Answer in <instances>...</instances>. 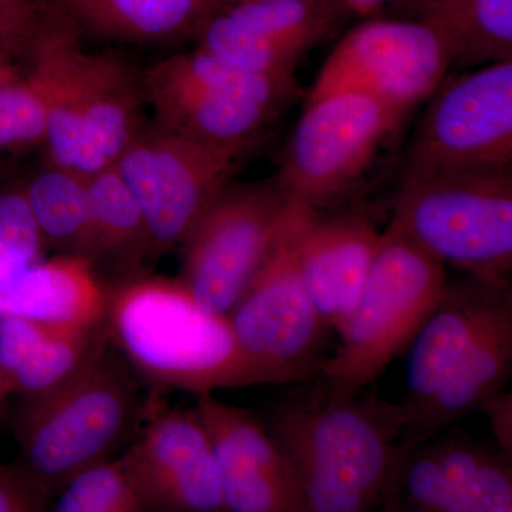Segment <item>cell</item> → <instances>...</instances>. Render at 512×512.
Returning <instances> with one entry per match:
<instances>
[{"mask_svg":"<svg viewBox=\"0 0 512 512\" xmlns=\"http://www.w3.org/2000/svg\"><path fill=\"white\" fill-rule=\"evenodd\" d=\"M296 384L261 419L301 478L308 512L380 510L406 426L402 404L320 375Z\"/></svg>","mask_w":512,"mask_h":512,"instance_id":"6da1fadb","label":"cell"},{"mask_svg":"<svg viewBox=\"0 0 512 512\" xmlns=\"http://www.w3.org/2000/svg\"><path fill=\"white\" fill-rule=\"evenodd\" d=\"M107 336L138 376L160 390L202 394L256 384H296L256 362L227 316L202 308L180 279L148 274L109 284Z\"/></svg>","mask_w":512,"mask_h":512,"instance_id":"7a4b0ae2","label":"cell"},{"mask_svg":"<svg viewBox=\"0 0 512 512\" xmlns=\"http://www.w3.org/2000/svg\"><path fill=\"white\" fill-rule=\"evenodd\" d=\"M446 284V265L390 221L362 292L338 330L340 346L322 360L319 375L346 386L375 383L407 352Z\"/></svg>","mask_w":512,"mask_h":512,"instance_id":"3957f363","label":"cell"},{"mask_svg":"<svg viewBox=\"0 0 512 512\" xmlns=\"http://www.w3.org/2000/svg\"><path fill=\"white\" fill-rule=\"evenodd\" d=\"M109 343L79 376L26 403L18 423L19 461L57 494L83 468L110 458L138 409V386Z\"/></svg>","mask_w":512,"mask_h":512,"instance_id":"277c9868","label":"cell"},{"mask_svg":"<svg viewBox=\"0 0 512 512\" xmlns=\"http://www.w3.org/2000/svg\"><path fill=\"white\" fill-rule=\"evenodd\" d=\"M390 221L444 265L512 285V170L402 180Z\"/></svg>","mask_w":512,"mask_h":512,"instance_id":"5b68a950","label":"cell"},{"mask_svg":"<svg viewBox=\"0 0 512 512\" xmlns=\"http://www.w3.org/2000/svg\"><path fill=\"white\" fill-rule=\"evenodd\" d=\"M140 79L156 123L215 146L256 144L301 93L296 80L245 72L198 47L150 64Z\"/></svg>","mask_w":512,"mask_h":512,"instance_id":"8992f818","label":"cell"},{"mask_svg":"<svg viewBox=\"0 0 512 512\" xmlns=\"http://www.w3.org/2000/svg\"><path fill=\"white\" fill-rule=\"evenodd\" d=\"M303 208L301 202H289L264 258L227 316L248 356L298 382L319 375L329 330L303 278Z\"/></svg>","mask_w":512,"mask_h":512,"instance_id":"52a82bcc","label":"cell"},{"mask_svg":"<svg viewBox=\"0 0 512 512\" xmlns=\"http://www.w3.org/2000/svg\"><path fill=\"white\" fill-rule=\"evenodd\" d=\"M454 72L427 99L402 180L512 170V60Z\"/></svg>","mask_w":512,"mask_h":512,"instance_id":"ba28073f","label":"cell"},{"mask_svg":"<svg viewBox=\"0 0 512 512\" xmlns=\"http://www.w3.org/2000/svg\"><path fill=\"white\" fill-rule=\"evenodd\" d=\"M254 148L202 143L156 121L138 131L113 165L146 217L154 258L183 244Z\"/></svg>","mask_w":512,"mask_h":512,"instance_id":"9c48e42d","label":"cell"},{"mask_svg":"<svg viewBox=\"0 0 512 512\" xmlns=\"http://www.w3.org/2000/svg\"><path fill=\"white\" fill-rule=\"evenodd\" d=\"M404 117L360 93L305 104L275 175L282 190L312 210L342 204Z\"/></svg>","mask_w":512,"mask_h":512,"instance_id":"30bf717a","label":"cell"},{"mask_svg":"<svg viewBox=\"0 0 512 512\" xmlns=\"http://www.w3.org/2000/svg\"><path fill=\"white\" fill-rule=\"evenodd\" d=\"M292 198L276 178L229 183L183 244L180 281L202 308L228 316L241 298Z\"/></svg>","mask_w":512,"mask_h":512,"instance_id":"8fae6325","label":"cell"},{"mask_svg":"<svg viewBox=\"0 0 512 512\" xmlns=\"http://www.w3.org/2000/svg\"><path fill=\"white\" fill-rule=\"evenodd\" d=\"M450 70L443 43L419 20L370 19L336 43L305 104L332 94L360 93L406 117Z\"/></svg>","mask_w":512,"mask_h":512,"instance_id":"7c38bea8","label":"cell"},{"mask_svg":"<svg viewBox=\"0 0 512 512\" xmlns=\"http://www.w3.org/2000/svg\"><path fill=\"white\" fill-rule=\"evenodd\" d=\"M380 510L511 512L512 454L454 424L396 454Z\"/></svg>","mask_w":512,"mask_h":512,"instance_id":"4fadbf2b","label":"cell"},{"mask_svg":"<svg viewBox=\"0 0 512 512\" xmlns=\"http://www.w3.org/2000/svg\"><path fill=\"white\" fill-rule=\"evenodd\" d=\"M120 460L146 511H225L210 436L194 409L150 410Z\"/></svg>","mask_w":512,"mask_h":512,"instance_id":"5bb4252c","label":"cell"},{"mask_svg":"<svg viewBox=\"0 0 512 512\" xmlns=\"http://www.w3.org/2000/svg\"><path fill=\"white\" fill-rule=\"evenodd\" d=\"M195 413L210 436L225 511L308 512L301 478L261 417L198 394Z\"/></svg>","mask_w":512,"mask_h":512,"instance_id":"9a60e30c","label":"cell"},{"mask_svg":"<svg viewBox=\"0 0 512 512\" xmlns=\"http://www.w3.org/2000/svg\"><path fill=\"white\" fill-rule=\"evenodd\" d=\"M512 305V285L467 275L448 282L407 349V419L429 402L451 370L503 309Z\"/></svg>","mask_w":512,"mask_h":512,"instance_id":"2e32d148","label":"cell"},{"mask_svg":"<svg viewBox=\"0 0 512 512\" xmlns=\"http://www.w3.org/2000/svg\"><path fill=\"white\" fill-rule=\"evenodd\" d=\"M382 232L359 212L329 215L303 208L299 256L313 305L329 329L339 330L362 292Z\"/></svg>","mask_w":512,"mask_h":512,"instance_id":"e0dca14e","label":"cell"},{"mask_svg":"<svg viewBox=\"0 0 512 512\" xmlns=\"http://www.w3.org/2000/svg\"><path fill=\"white\" fill-rule=\"evenodd\" d=\"M107 305L109 284L86 256L43 258L0 284V316H19L52 328H103Z\"/></svg>","mask_w":512,"mask_h":512,"instance_id":"ac0fdd59","label":"cell"},{"mask_svg":"<svg viewBox=\"0 0 512 512\" xmlns=\"http://www.w3.org/2000/svg\"><path fill=\"white\" fill-rule=\"evenodd\" d=\"M511 370L512 305L491 320L429 402L407 419L396 454L476 412L505 390Z\"/></svg>","mask_w":512,"mask_h":512,"instance_id":"d6986e66","label":"cell"},{"mask_svg":"<svg viewBox=\"0 0 512 512\" xmlns=\"http://www.w3.org/2000/svg\"><path fill=\"white\" fill-rule=\"evenodd\" d=\"M83 121L90 175L116 163L143 128L146 106L140 72L114 53L84 47L82 59Z\"/></svg>","mask_w":512,"mask_h":512,"instance_id":"ffe728a7","label":"cell"},{"mask_svg":"<svg viewBox=\"0 0 512 512\" xmlns=\"http://www.w3.org/2000/svg\"><path fill=\"white\" fill-rule=\"evenodd\" d=\"M82 33L127 45H170L197 37L218 0H56Z\"/></svg>","mask_w":512,"mask_h":512,"instance_id":"44dd1931","label":"cell"},{"mask_svg":"<svg viewBox=\"0 0 512 512\" xmlns=\"http://www.w3.org/2000/svg\"><path fill=\"white\" fill-rule=\"evenodd\" d=\"M89 194L90 261L96 271L103 269L113 275L110 284L147 274L144 265L154 258L150 229L133 192L114 165L90 175Z\"/></svg>","mask_w":512,"mask_h":512,"instance_id":"7402d4cb","label":"cell"},{"mask_svg":"<svg viewBox=\"0 0 512 512\" xmlns=\"http://www.w3.org/2000/svg\"><path fill=\"white\" fill-rule=\"evenodd\" d=\"M439 37L451 70L512 60V0H407Z\"/></svg>","mask_w":512,"mask_h":512,"instance_id":"603a6c76","label":"cell"},{"mask_svg":"<svg viewBox=\"0 0 512 512\" xmlns=\"http://www.w3.org/2000/svg\"><path fill=\"white\" fill-rule=\"evenodd\" d=\"M22 190L46 248L90 259L89 177L49 164L23 184Z\"/></svg>","mask_w":512,"mask_h":512,"instance_id":"cb8c5ba5","label":"cell"},{"mask_svg":"<svg viewBox=\"0 0 512 512\" xmlns=\"http://www.w3.org/2000/svg\"><path fill=\"white\" fill-rule=\"evenodd\" d=\"M106 325L92 330L53 329L9 377V394L26 403L69 383L109 346Z\"/></svg>","mask_w":512,"mask_h":512,"instance_id":"d4e9b609","label":"cell"},{"mask_svg":"<svg viewBox=\"0 0 512 512\" xmlns=\"http://www.w3.org/2000/svg\"><path fill=\"white\" fill-rule=\"evenodd\" d=\"M220 9L245 28L301 55L325 42L339 23L336 0H242Z\"/></svg>","mask_w":512,"mask_h":512,"instance_id":"484cf974","label":"cell"},{"mask_svg":"<svg viewBox=\"0 0 512 512\" xmlns=\"http://www.w3.org/2000/svg\"><path fill=\"white\" fill-rule=\"evenodd\" d=\"M198 49L220 57L245 72L276 80H296L303 55L245 28L222 9L214 13L198 32Z\"/></svg>","mask_w":512,"mask_h":512,"instance_id":"4316f807","label":"cell"},{"mask_svg":"<svg viewBox=\"0 0 512 512\" xmlns=\"http://www.w3.org/2000/svg\"><path fill=\"white\" fill-rule=\"evenodd\" d=\"M56 512H144L143 501L121 460L94 463L57 491Z\"/></svg>","mask_w":512,"mask_h":512,"instance_id":"83f0119b","label":"cell"},{"mask_svg":"<svg viewBox=\"0 0 512 512\" xmlns=\"http://www.w3.org/2000/svg\"><path fill=\"white\" fill-rule=\"evenodd\" d=\"M46 126L45 99L25 70L18 79L0 84V156L43 146Z\"/></svg>","mask_w":512,"mask_h":512,"instance_id":"f1b7e54d","label":"cell"},{"mask_svg":"<svg viewBox=\"0 0 512 512\" xmlns=\"http://www.w3.org/2000/svg\"><path fill=\"white\" fill-rule=\"evenodd\" d=\"M45 248L22 185H0V284L43 259Z\"/></svg>","mask_w":512,"mask_h":512,"instance_id":"f546056e","label":"cell"},{"mask_svg":"<svg viewBox=\"0 0 512 512\" xmlns=\"http://www.w3.org/2000/svg\"><path fill=\"white\" fill-rule=\"evenodd\" d=\"M56 494L25 464L0 463V512H42Z\"/></svg>","mask_w":512,"mask_h":512,"instance_id":"4dcf8cb0","label":"cell"},{"mask_svg":"<svg viewBox=\"0 0 512 512\" xmlns=\"http://www.w3.org/2000/svg\"><path fill=\"white\" fill-rule=\"evenodd\" d=\"M480 412H484L490 420L493 431L494 443L512 454V396L503 392L490 397L487 402L481 404Z\"/></svg>","mask_w":512,"mask_h":512,"instance_id":"1f68e13d","label":"cell"},{"mask_svg":"<svg viewBox=\"0 0 512 512\" xmlns=\"http://www.w3.org/2000/svg\"><path fill=\"white\" fill-rule=\"evenodd\" d=\"M43 0H0V18L28 28Z\"/></svg>","mask_w":512,"mask_h":512,"instance_id":"d6a6232c","label":"cell"},{"mask_svg":"<svg viewBox=\"0 0 512 512\" xmlns=\"http://www.w3.org/2000/svg\"><path fill=\"white\" fill-rule=\"evenodd\" d=\"M29 26L20 28V26L0 18V59L12 60L13 55L23 49V42H25Z\"/></svg>","mask_w":512,"mask_h":512,"instance_id":"836d02e7","label":"cell"},{"mask_svg":"<svg viewBox=\"0 0 512 512\" xmlns=\"http://www.w3.org/2000/svg\"><path fill=\"white\" fill-rule=\"evenodd\" d=\"M342 2L346 8L353 10V12L362 16H370L379 12L380 9H383L387 3L393 2V0H342Z\"/></svg>","mask_w":512,"mask_h":512,"instance_id":"e575fe53","label":"cell"},{"mask_svg":"<svg viewBox=\"0 0 512 512\" xmlns=\"http://www.w3.org/2000/svg\"><path fill=\"white\" fill-rule=\"evenodd\" d=\"M20 74H22V70H20L18 66H15L12 60L0 59V84L18 79Z\"/></svg>","mask_w":512,"mask_h":512,"instance_id":"d590c367","label":"cell"},{"mask_svg":"<svg viewBox=\"0 0 512 512\" xmlns=\"http://www.w3.org/2000/svg\"><path fill=\"white\" fill-rule=\"evenodd\" d=\"M8 396V386H6L5 377H3L2 370H0V412H2L3 404H5L6 397Z\"/></svg>","mask_w":512,"mask_h":512,"instance_id":"8d00e7d4","label":"cell"},{"mask_svg":"<svg viewBox=\"0 0 512 512\" xmlns=\"http://www.w3.org/2000/svg\"><path fill=\"white\" fill-rule=\"evenodd\" d=\"M6 175H8V168H6L5 163L0 160V185H2L3 181H5Z\"/></svg>","mask_w":512,"mask_h":512,"instance_id":"74e56055","label":"cell"},{"mask_svg":"<svg viewBox=\"0 0 512 512\" xmlns=\"http://www.w3.org/2000/svg\"><path fill=\"white\" fill-rule=\"evenodd\" d=\"M220 2V8L224 5H229V3L242 2V0H218Z\"/></svg>","mask_w":512,"mask_h":512,"instance_id":"f35d334b","label":"cell"}]
</instances>
